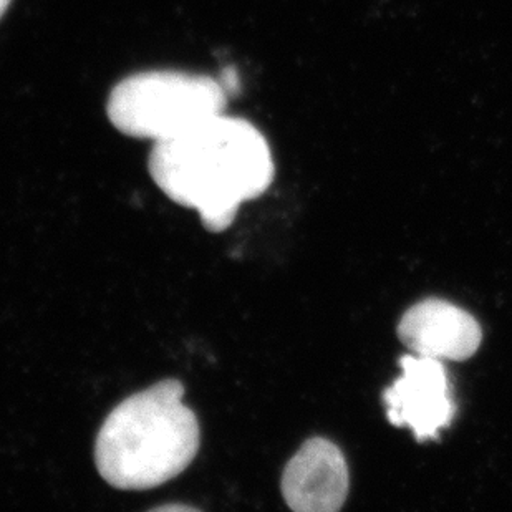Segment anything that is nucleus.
I'll return each mask as SVG.
<instances>
[{
	"mask_svg": "<svg viewBox=\"0 0 512 512\" xmlns=\"http://www.w3.org/2000/svg\"><path fill=\"white\" fill-rule=\"evenodd\" d=\"M148 170L156 186L196 211L209 232L226 231L242 204L266 193L274 179L271 148L261 131L224 113L155 143Z\"/></svg>",
	"mask_w": 512,
	"mask_h": 512,
	"instance_id": "obj_1",
	"label": "nucleus"
},
{
	"mask_svg": "<svg viewBox=\"0 0 512 512\" xmlns=\"http://www.w3.org/2000/svg\"><path fill=\"white\" fill-rule=\"evenodd\" d=\"M183 398V383L168 378L113 408L95 441V464L110 486L121 491L158 488L193 463L201 430Z\"/></svg>",
	"mask_w": 512,
	"mask_h": 512,
	"instance_id": "obj_2",
	"label": "nucleus"
},
{
	"mask_svg": "<svg viewBox=\"0 0 512 512\" xmlns=\"http://www.w3.org/2000/svg\"><path fill=\"white\" fill-rule=\"evenodd\" d=\"M228 95L216 78L155 70L125 78L108 98L116 130L141 140H171L224 113Z\"/></svg>",
	"mask_w": 512,
	"mask_h": 512,
	"instance_id": "obj_3",
	"label": "nucleus"
},
{
	"mask_svg": "<svg viewBox=\"0 0 512 512\" xmlns=\"http://www.w3.org/2000/svg\"><path fill=\"white\" fill-rule=\"evenodd\" d=\"M400 363L403 375L383 395L388 420L408 426L418 441L435 440L456 413L445 365L421 355H405Z\"/></svg>",
	"mask_w": 512,
	"mask_h": 512,
	"instance_id": "obj_4",
	"label": "nucleus"
},
{
	"mask_svg": "<svg viewBox=\"0 0 512 512\" xmlns=\"http://www.w3.org/2000/svg\"><path fill=\"white\" fill-rule=\"evenodd\" d=\"M281 486L292 511H339L348 494V468L342 451L329 440L312 438L285 466Z\"/></svg>",
	"mask_w": 512,
	"mask_h": 512,
	"instance_id": "obj_5",
	"label": "nucleus"
},
{
	"mask_svg": "<svg viewBox=\"0 0 512 512\" xmlns=\"http://www.w3.org/2000/svg\"><path fill=\"white\" fill-rule=\"evenodd\" d=\"M401 342L421 357L463 362L478 352L483 332L473 315L440 299L413 305L398 325Z\"/></svg>",
	"mask_w": 512,
	"mask_h": 512,
	"instance_id": "obj_6",
	"label": "nucleus"
},
{
	"mask_svg": "<svg viewBox=\"0 0 512 512\" xmlns=\"http://www.w3.org/2000/svg\"><path fill=\"white\" fill-rule=\"evenodd\" d=\"M221 87H223L226 95H234V93L239 90V77H237V72L234 68H224L223 73H221Z\"/></svg>",
	"mask_w": 512,
	"mask_h": 512,
	"instance_id": "obj_7",
	"label": "nucleus"
},
{
	"mask_svg": "<svg viewBox=\"0 0 512 512\" xmlns=\"http://www.w3.org/2000/svg\"><path fill=\"white\" fill-rule=\"evenodd\" d=\"M10 0H0V17L5 14V10L9 7Z\"/></svg>",
	"mask_w": 512,
	"mask_h": 512,
	"instance_id": "obj_8",
	"label": "nucleus"
}]
</instances>
